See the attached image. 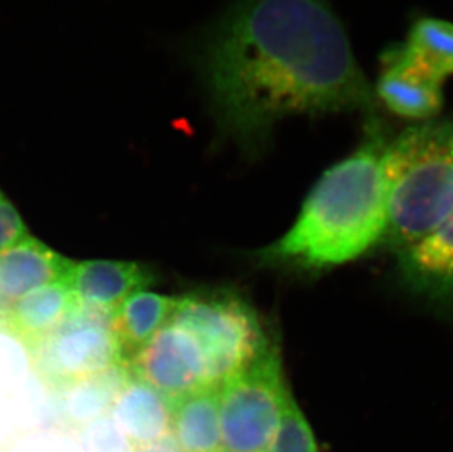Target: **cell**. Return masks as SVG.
<instances>
[{"mask_svg": "<svg viewBox=\"0 0 453 452\" xmlns=\"http://www.w3.org/2000/svg\"><path fill=\"white\" fill-rule=\"evenodd\" d=\"M194 65L220 133L244 153L263 152L288 116L376 115L329 0H235L198 42Z\"/></svg>", "mask_w": 453, "mask_h": 452, "instance_id": "1", "label": "cell"}, {"mask_svg": "<svg viewBox=\"0 0 453 452\" xmlns=\"http://www.w3.org/2000/svg\"><path fill=\"white\" fill-rule=\"evenodd\" d=\"M367 122L358 149L321 175L291 230L263 252L265 261L326 269L355 261L383 241L388 223L383 162L390 141L376 115Z\"/></svg>", "mask_w": 453, "mask_h": 452, "instance_id": "2", "label": "cell"}, {"mask_svg": "<svg viewBox=\"0 0 453 452\" xmlns=\"http://www.w3.org/2000/svg\"><path fill=\"white\" fill-rule=\"evenodd\" d=\"M388 223L381 243L398 253L453 216L450 120L414 125L386 150Z\"/></svg>", "mask_w": 453, "mask_h": 452, "instance_id": "3", "label": "cell"}, {"mask_svg": "<svg viewBox=\"0 0 453 452\" xmlns=\"http://www.w3.org/2000/svg\"><path fill=\"white\" fill-rule=\"evenodd\" d=\"M292 394L278 346L219 385L222 452H265Z\"/></svg>", "mask_w": 453, "mask_h": 452, "instance_id": "4", "label": "cell"}, {"mask_svg": "<svg viewBox=\"0 0 453 452\" xmlns=\"http://www.w3.org/2000/svg\"><path fill=\"white\" fill-rule=\"evenodd\" d=\"M171 322L196 337L214 385L222 384L272 344L256 310L238 295H188L180 299Z\"/></svg>", "mask_w": 453, "mask_h": 452, "instance_id": "5", "label": "cell"}, {"mask_svg": "<svg viewBox=\"0 0 453 452\" xmlns=\"http://www.w3.org/2000/svg\"><path fill=\"white\" fill-rule=\"evenodd\" d=\"M28 355L35 375L59 391L124 364L111 316L82 308Z\"/></svg>", "mask_w": 453, "mask_h": 452, "instance_id": "6", "label": "cell"}, {"mask_svg": "<svg viewBox=\"0 0 453 452\" xmlns=\"http://www.w3.org/2000/svg\"><path fill=\"white\" fill-rule=\"evenodd\" d=\"M127 367L131 376L150 385L169 402L207 386H219L210 379L196 337L175 322H169Z\"/></svg>", "mask_w": 453, "mask_h": 452, "instance_id": "7", "label": "cell"}, {"mask_svg": "<svg viewBox=\"0 0 453 452\" xmlns=\"http://www.w3.org/2000/svg\"><path fill=\"white\" fill-rule=\"evenodd\" d=\"M376 97L388 111L403 120L428 122L443 107V80L417 64L403 44H395L381 56Z\"/></svg>", "mask_w": 453, "mask_h": 452, "instance_id": "8", "label": "cell"}, {"mask_svg": "<svg viewBox=\"0 0 453 452\" xmlns=\"http://www.w3.org/2000/svg\"><path fill=\"white\" fill-rule=\"evenodd\" d=\"M399 273L412 292L453 315V216L398 252Z\"/></svg>", "mask_w": 453, "mask_h": 452, "instance_id": "9", "label": "cell"}, {"mask_svg": "<svg viewBox=\"0 0 453 452\" xmlns=\"http://www.w3.org/2000/svg\"><path fill=\"white\" fill-rule=\"evenodd\" d=\"M64 281L82 308L111 316L129 295L144 288L149 275L133 261H71Z\"/></svg>", "mask_w": 453, "mask_h": 452, "instance_id": "10", "label": "cell"}, {"mask_svg": "<svg viewBox=\"0 0 453 452\" xmlns=\"http://www.w3.org/2000/svg\"><path fill=\"white\" fill-rule=\"evenodd\" d=\"M80 308L77 297L62 279L17 300L4 313L2 322L4 329L30 353Z\"/></svg>", "mask_w": 453, "mask_h": 452, "instance_id": "11", "label": "cell"}, {"mask_svg": "<svg viewBox=\"0 0 453 452\" xmlns=\"http://www.w3.org/2000/svg\"><path fill=\"white\" fill-rule=\"evenodd\" d=\"M69 265L71 261L28 235L0 253V301L11 306L42 286L62 281Z\"/></svg>", "mask_w": 453, "mask_h": 452, "instance_id": "12", "label": "cell"}, {"mask_svg": "<svg viewBox=\"0 0 453 452\" xmlns=\"http://www.w3.org/2000/svg\"><path fill=\"white\" fill-rule=\"evenodd\" d=\"M109 416L133 447L171 435V402L131 373L116 393Z\"/></svg>", "mask_w": 453, "mask_h": 452, "instance_id": "13", "label": "cell"}, {"mask_svg": "<svg viewBox=\"0 0 453 452\" xmlns=\"http://www.w3.org/2000/svg\"><path fill=\"white\" fill-rule=\"evenodd\" d=\"M178 303L180 299L142 288L116 308L111 324L125 366L171 322Z\"/></svg>", "mask_w": 453, "mask_h": 452, "instance_id": "14", "label": "cell"}, {"mask_svg": "<svg viewBox=\"0 0 453 452\" xmlns=\"http://www.w3.org/2000/svg\"><path fill=\"white\" fill-rule=\"evenodd\" d=\"M171 435L180 452H222L219 386L171 402Z\"/></svg>", "mask_w": 453, "mask_h": 452, "instance_id": "15", "label": "cell"}, {"mask_svg": "<svg viewBox=\"0 0 453 452\" xmlns=\"http://www.w3.org/2000/svg\"><path fill=\"white\" fill-rule=\"evenodd\" d=\"M128 378V367L120 364L103 375L65 389L68 393L65 400V414L69 423L73 426H88L107 416L116 393Z\"/></svg>", "mask_w": 453, "mask_h": 452, "instance_id": "16", "label": "cell"}, {"mask_svg": "<svg viewBox=\"0 0 453 452\" xmlns=\"http://www.w3.org/2000/svg\"><path fill=\"white\" fill-rule=\"evenodd\" d=\"M403 46L417 64L443 82L453 75V22L418 18L411 27Z\"/></svg>", "mask_w": 453, "mask_h": 452, "instance_id": "17", "label": "cell"}, {"mask_svg": "<svg viewBox=\"0 0 453 452\" xmlns=\"http://www.w3.org/2000/svg\"><path fill=\"white\" fill-rule=\"evenodd\" d=\"M265 452H319L311 426L292 395Z\"/></svg>", "mask_w": 453, "mask_h": 452, "instance_id": "18", "label": "cell"}, {"mask_svg": "<svg viewBox=\"0 0 453 452\" xmlns=\"http://www.w3.org/2000/svg\"><path fill=\"white\" fill-rule=\"evenodd\" d=\"M87 429V449L90 452H134L131 445L111 416L96 420Z\"/></svg>", "mask_w": 453, "mask_h": 452, "instance_id": "19", "label": "cell"}, {"mask_svg": "<svg viewBox=\"0 0 453 452\" xmlns=\"http://www.w3.org/2000/svg\"><path fill=\"white\" fill-rule=\"evenodd\" d=\"M28 237V230L12 203L0 191V253Z\"/></svg>", "mask_w": 453, "mask_h": 452, "instance_id": "20", "label": "cell"}, {"mask_svg": "<svg viewBox=\"0 0 453 452\" xmlns=\"http://www.w3.org/2000/svg\"><path fill=\"white\" fill-rule=\"evenodd\" d=\"M134 452H180L173 436L167 435L162 440H154L150 444L134 447Z\"/></svg>", "mask_w": 453, "mask_h": 452, "instance_id": "21", "label": "cell"}, {"mask_svg": "<svg viewBox=\"0 0 453 452\" xmlns=\"http://www.w3.org/2000/svg\"><path fill=\"white\" fill-rule=\"evenodd\" d=\"M450 131H452V144H453V118L450 120Z\"/></svg>", "mask_w": 453, "mask_h": 452, "instance_id": "22", "label": "cell"}]
</instances>
